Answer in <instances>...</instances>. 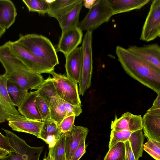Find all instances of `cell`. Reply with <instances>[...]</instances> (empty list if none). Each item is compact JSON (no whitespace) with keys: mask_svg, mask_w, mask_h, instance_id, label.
I'll use <instances>...</instances> for the list:
<instances>
[{"mask_svg":"<svg viewBox=\"0 0 160 160\" xmlns=\"http://www.w3.org/2000/svg\"><path fill=\"white\" fill-rule=\"evenodd\" d=\"M118 61L130 77L158 94L160 93V69L127 49L117 46Z\"/></svg>","mask_w":160,"mask_h":160,"instance_id":"cell-1","label":"cell"},{"mask_svg":"<svg viewBox=\"0 0 160 160\" xmlns=\"http://www.w3.org/2000/svg\"><path fill=\"white\" fill-rule=\"evenodd\" d=\"M0 62L8 78L27 91L37 89L44 82L42 76L32 71L11 52L6 43L0 46Z\"/></svg>","mask_w":160,"mask_h":160,"instance_id":"cell-2","label":"cell"},{"mask_svg":"<svg viewBox=\"0 0 160 160\" xmlns=\"http://www.w3.org/2000/svg\"><path fill=\"white\" fill-rule=\"evenodd\" d=\"M16 41L34 55L54 67L59 64L56 50L47 38L35 34H20Z\"/></svg>","mask_w":160,"mask_h":160,"instance_id":"cell-3","label":"cell"},{"mask_svg":"<svg viewBox=\"0 0 160 160\" xmlns=\"http://www.w3.org/2000/svg\"><path fill=\"white\" fill-rule=\"evenodd\" d=\"M11 146V151L0 160H39L44 146L32 147L23 139L8 130L2 128Z\"/></svg>","mask_w":160,"mask_h":160,"instance_id":"cell-4","label":"cell"},{"mask_svg":"<svg viewBox=\"0 0 160 160\" xmlns=\"http://www.w3.org/2000/svg\"><path fill=\"white\" fill-rule=\"evenodd\" d=\"M113 15L107 0H97L78 27L82 31L92 32L102 24L108 22Z\"/></svg>","mask_w":160,"mask_h":160,"instance_id":"cell-5","label":"cell"},{"mask_svg":"<svg viewBox=\"0 0 160 160\" xmlns=\"http://www.w3.org/2000/svg\"><path fill=\"white\" fill-rule=\"evenodd\" d=\"M6 43L12 53L33 72L50 74L54 71V67L34 55L16 41H9Z\"/></svg>","mask_w":160,"mask_h":160,"instance_id":"cell-6","label":"cell"},{"mask_svg":"<svg viewBox=\"0 0 160 160\" xmlns=\"http://www.w3.org/2000/svg\"><path fill=\"white\" fill-rule=\"evenodd\" d=\"M92 32L87 31L81 46L83 52L82 67L78 82L79 95L83 96L91 85L93 70Z\"/></svg>","mask_w":160,"mask_h":160,"instance_id":"cell-7","label":"cell"},{"mask_svg":"<svg viewBox=\"0 0 160 160\" xmlns=\"http://www.w3.org/2000/svg\"><path fill=\"white\" fill-rule=\"evenodd\" d=\"M50 74L53 76V84L59 98L72 105L81 106L77 83L67 76L54 71Z\"/></svg>","mask_w":160,"mask_h":160,"instance_id":"cell-8","label":"cell"},{"mask_svg":"<svg viewBox=\"0 0 160 160\" xmlns=\"http://www.w3.org/2000/svg\"><path fill=\"white\" fill-rule=\"evenodd\" d=\"M160 36V0H154L142 29L140 39L150 42Z\"/></svg>","mask_w":160,"mask_h":160,"instance_id":"cell-9","label":"cell"},{"mask_svg":"<svg viewBox=\"0 0 160 160\" xmlns=\"http://www.w3.org/2000/svg\"><path fill=\"white\" fill-rule=\"evenodd\" d=\"M7 120L13 130L32 134L39 138L43 121L30 119L20 114L11 116Z\"/></svg>","mask_w":160,"mask_h":160,"instance_id":"cell-10","label":"cell"},{"mask_svg":"<svg viewBox=\"0 0 160 160\" xmlns=\"http://www.w3.org/2000/svg\"><path fill=\"white\" fill-rule=\"evenodd\" d=\"M82 37V31L78 27L62 32L56 52H61L66 56L81 43Z\"/></svg>","mask_w":160,"mask_h":160,"instance_id":"cell-11","label":"cell"},{"mask_svg":"<svg viewBox=\"0 0 160 160\" xmlns=\"http://www.w3.org/2000/svg\"><path fill=\"white\" fill-rule=\"evenodd\" d=\"M65 57V67L67 76L75 83H78L82 67L83 52L82 47H77Z\"/></svg>","mask_w":160,"mask_h":160,"instance_id":"cell-12","label":"cell"},{"mask_svg":"<svg viewBox=\"0 0 160 160\" xmlns=\"http://www.w3.org/2000/svg\"><path fill=\"white\" fill-rule=\"evenodd\" d=\"M8 80L4 74L0 75V123L5 122L11 116L20 114L7 91Z\"/></svg>","mask_w":160,"mask_h":160,"instance_id":"cell-13","label":"cell"},{"mask_svg":"<svg viewBox=\"0 0 160 160\" xmlns=\"http://www.w3.org/2000/svg\"><path fill=\"white\" fill-rule=\"evenodd\" d=\"M112 130H126L134 132L142 129V119L141 115L133 114L127 112L118 118L116 115L114 120L111 122Z\"/></svg>","mask_w":160,"mask_h":160,"instance_id":"cell-14","label":"cell"},{"mask_svg":"<svg viewBox=\"0 0 160 160\" xmlns=\"http://www.w3.org/2000/svg\"><path fill=\"white\" fill-rule=\"evenodd\" d=\"M88 131L86 127L74 125L70 131L64 133L67 160H70L81 141L83 138H86Z\"/></svg>","mask_w":160,"mask_h":160,"instance_id":"cell-15","label":"cell"},{"mask_svg":"<svg viewBox=\"0 0 160 160\" xmlns=\"http://www.w3.org/2000/svg\"><path fill=\"white\" fill-rule=\"evenodd\" d=\"M127 49L160 69V47L158 43L142 47L130 46Z\"/></svg>","mask_w":160,"mask_h":160,"instance_id":"cell-16","label":"cell"},{"mask_svg":"<svg viewBox=\"0 0 160 160\" xmlns=\"http://www.w3.org/2000/svg\"><path fill=\"white\" fill-rule=\"evenodd\" d=\"M142 119V129L148 140L160 142V114L146 112Z\"/></svg>","mask_w":160,"mask_h":160,"instance_id":"cell-17","label":"cell"},{"mask_svg":"<svg viewBox=\"0 0 160 160\" xmlns=\"http://www.w3.org/2000/svg\"><path fill=\"white\" fill-rule=\"evenodd\" d=\"M37 94L35 91L28 93L18 111L22 115L31 120L43 121L35 103Z\"/></svg>","mask_w":160,"mask_h":160,"instance_id":"cell-18","label":"cell"},{"mask_svg":"<svg viewBox=\"0 0 160 160\" xmlns=\"http://www.w3.org/2000/svg\"><path fill=\"white\" fill-rule=\"evenodd\" d=\"M112 10L113 15L141 9L150 0H107Z\"/></svg>","mask_w":160,"mask_h":160,"instance_id":"cell-19","label":"cell"},{"mask_svg":"<svg viewBox=\"0 0 160 160\" xmlns=\"http://www.w3.org/2000/svg\"><path fill=\"white\" fill-rule=\"evenodd\" d=\"M47 1L49 5L48 15L57 20L71 10L80 0Z\"/></svg>","mask_w":160,"mask_h":160,"instance_id":"cell-20","label":"cell"},{"mask_svg":"<svg viewBox=\"0 0 160 160\" xmlns=\"http://www.w3.org/2000/svg\"><path fill=\"white\" fill-rule=\"evenodd\" d=\"M43 121L39 138L49 145V148L53 146L62 133L57 124L51 118Z\"/></svg>","mask_w":160,"mask_h":160,"instance_id":"cell-21","label":"cell"},{"mask_svg":"<svg viewBox=\"0 0 160 160\" xmlns=\"http://www.w3.org/2000/svg\"><path fill=\"white\" fill-rule=\"evenodd\" d=\"M17 12L13 2L9 0H0V27L6 30L14 22Z\"/></svg>","mask_w":160,"mask_h":160,"instance_id":"cell-22","label":"cell"},{"mask_svg":"<svg viewBox=\"0 0 160 160\" xmlns=\"http://www.w3.org/2000/svg\"><path fill=\"white\" fill-rule=\"evenodd\" d=\"M83 5V0L80 1L70 11L57 20L62 32L78 27L80 13Z\"/></svg>","mask_w":160,"mask_h":160,"instance_id":"cell-23","label":"cell"},{"mask_svg":"<svg viewBox=\"0 0 160 160\" xmlns=\"http://www.w3.org/2000/svg\"><path fill=\"white\" fill-rule=\"evenodd\" d=\"M36 93L46 102L49 108L59 97L57 95L52 78L50 76L39 86Z\"/></svg>","mask_w":160,"mask_h":160,"instance_id":"cell-24","label":"cell"},{"mask_svg":"<svg viewBox=\"0 0 160 160\" xmlns=\"http://www.w3.org/2000/svg\"><path fill=\"white\" fill-rule=\"evenodd\" d=\"M7 89L14 105L18 108L19 107L27 96L28 93V91L8 80L7 82Z\"/></svg>","mask_w":160,"mask_h":160,"instance_id":"cell-25","label":"cell"},{"mask_svg":"<svg viewBox=\"0 0 160 160\" xmlns=\"http://www.w3.org/2000/svg\"><path fill=\"white\" fill-rule=\"evenodd\" d=\"M136 160L142 156L144 136L142 130L133 132L128 139Z\"/></svg>","mask_w":160,"mask_h":160,"instance_id":"cell-26","label":"cell"},{"mask_svg":"<svg viewBox=\"0 0 160 160\" xmlns=\"http://www.w3.org/2000/svg\"><path fill=\"white\" fill-rule=\"evenodd\" d=\"M49 108L50 118L58 126L66 118V111L62 100L58 98L52 104Z\"/></svg>","mask_w":160,"mask_h":160,"instance_id":"cell-27","label":"cell"},{"mask_svg":"<svg viewBox=\"0 0 160 160\" xmlns=\"http://www.w3.org/2000/svg\"><path fill=\"white\" fill-rule=\"evenodd\" d=\"M48 154L52 160H67L65 151L64 133H62L54 145L49 147Z\"/></svg>","mask_w":160,"mask_h":160,"instance_id":"cell-28","label":"cell"},{"mask_svg":"<svg viewBox=\"0 0 160 160\" xmlns=\"http://www.w3.org/2000/svg\"><path fill=\"white\" fill-rule=\"evenodd\" d=\"M124 142H119L110 148L103 160H125Z\"/></svg>","mask_w":160,"mask_h":160,"instance_id":"cell-29","label":"cell"},{"mask_svg":"<svg viewBox=\"0 0 160 160\" xmlns=\"http://www.w3.org/2000/svg\"><path fill=\"white\" fill-rule=\"evenodd\" d=\"M22 1L29 12L42 15L48 12L49 5L47 0H22Z\"/></svg>","mask_w":160,"mask_h":160,"instance_id":"cell-30","label":"cell"},{"mask_svg":"<svg viewBox=\"0 0 160 160\" xmlns=\"http://www.w3.org/2000/svg\"><path fill=\"white\" fill-rule=\"evenodd\" d=\"M133 132L126 130L115 131L111 130L108 145L109 149L119 142H125L128 140Z\"/></svg>","mask_w":160,"mask_h":160,"instance_id":"cell-31","label":"cell"},{"mask_svg":"<svg viewBox=\"0 0 160 160\" xmlns=\"http://www.w3.org/2000/svg\"><path fill=\"white\" fill-rule=\"evenodd\" d=\"M143 149L156 160H160V142L148 140L143 144Z\"/></svg>","mask_w":160,"mask_h":160,"instance_id":"cell-32","label":"cell"},{"mask_svg":"<svg viewBox=\"0 0 160 160\" xmlns=\"http://www.w3.org/2000/svg\"><path fill=\"white\" fill-rule=\"evenodd\" d=\"M35 103L43 121L50 119L49 107L42 98L38 95L35 99Z\"/></svg>","mask_w":160,"mask_h":160,"instance_id":"cell-33","label":"cell"},{"mask_svg":"<svg viewBox=\"0 0 160 160\" xmlns=\"http://www.w3.org/2000/svg\"><path fill=\"white\" fill-rule=\"evenodd\" d=\"M75 116L74 115L71 116L66 117L58 126L60 130L62 133L70 131L73 128Z\"/></svg>","mask_w":160,"mask_h":160,"instance_id":"cell-34","label":"cell"},{"mask_svg":"<svg viewBox=\"0 0 160 160\" xmlns=\"http://www.w3.org/2000/svg\"><path fill=\"white\" fill-rule=\"evenodd\" d=\"M62 102L66 111V117L72 115L77 117L82 112L81 106L73 105L63 100Z\"/></svg>","mask_w":160,"mask_h":160,"instance_id":"cell-35","label":"cell"},{"mask_svg":"<svg viewBox=\"0 0 160 160\" xmlns=\"http://www.w3.org/2000/svg\"><path fill=\"white\" fill-rule=\"evenodd\" d=\"M86 138L83 139L81 141L79 146L73 154L70 160H79L85 153Z\"/></svg>","mask_w":160,"mask_h":160,"instance_id":"cell-36","label":"cell"},{"mask_svg":"<svg viewBox=\"0 0 160 160\" xmlns=\"http://www.w3.org/2000/svg\"><path fill=\"white\" fill-rule=\"evenodd\" d=\"M154 100L152 106L147 111V112L152 114H160V93Z\"/></svg>","mask_w":160,"mask_h":160,"instance_id":"cell-37","label":"cell"},{"mask_svg":"<svg viewBox=\"0 0 160 160\" xmlns=\"http://www.w3.org/2000/svg\"><path fill=\"white\" fill-rule=\"evenodd\" d=\"M124 143L125 148V160H136L128 140L126 141Z\"/></svg>","mask_w":160,"mask_h":160,"instance_id":"cell-38","label":"cell"},{"mask_svg":"<svg viewBox=\"0 0 160 160\" xmlns=\"http://www.w3.org/2000/svg\"><path fill=\"white\" fill-rule=\"evenodd\" d=\"M11 148L7 138L0 132V148L10 152L11 151Z\"/></svg>","mask_w":160,"mask_h":160,"instance_id":"cell-39","label":"cell"},{"mask_svg":"<svg viewBox=\"0 0 160 160\" xmlns=\"http://www.w3.org/2000/svg\"><path fill=\"white\" fill-rule=\"evenodd\" d=\"M97 0H83V4L87 8L90 9L95 4Z\"/></svg>","mask_w":160,"mask_h":160,"instance_id":"cell-40","label":"cell"},{"mask_svg":"<svg viewBox=\"0 0 160 160\" xmlns=\"http://www.w3.org/2000/svg\"><path fill=\"white\" fill-rule=\"evenodd\" d=\"M9 152L6 150L0 148V158L5 156L8 155Z\"/></svg>","mask_w":160,"mask_h":160,"instance_id":"cell-41","label":"cell"},{"mask_svg":"<svg viewBox=\"0 0 160 160\" xmlns=\"http://www.w3.org/2000/svg\"><path fill=\"white\" fill-rule=\"evenodd\" d=\"M6 30L0 27V38L6 32Z\"/></svg>","mask_w":160,"mask_h":160,"instance_id":"cell-42","label":"cell"},{"mask_svg":"<svg viewBox=\"0 0 160 160\" xmlns=\"http://www.w3.org/2000/svg\"><path fill=\"white\" fill-rule=\"evenodd\" d=\"M43 160H52L50 155L48 154V155L43 158Z\"/></svg>","mask_w":160,"mask_h":160,"instance_id":"cell-43","label":"cell"},{"mask_svg":"<svg viewBox=\"0 0 160 160\" xmlns=\"http://www.w3.org/2000/svg\"></svg>","mask_w":160,"mask_h":160,"instance_id":"cell-44","label":"cell"}]
</instances>
